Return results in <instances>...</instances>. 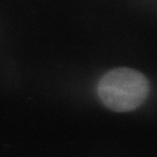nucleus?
<instances>
[{
  "instance_id": "f257e3e1",
  "label": "nucleus",
  "mask_w": 157,
  "mask_h": 157,
  "mask_svg": "<svg viewBox=\"0 0 157 157\" xmlns=\"http://www.w3.org/2000/svg\"><path fill=\"white\" fill-rule=\"evenodd\" d=\"M149 90L150 85L146 76L128 68L110 71L101 78L98 86L102 103L117 112L136 109L146 101Z\"/></svg>"
}]
</instances>
